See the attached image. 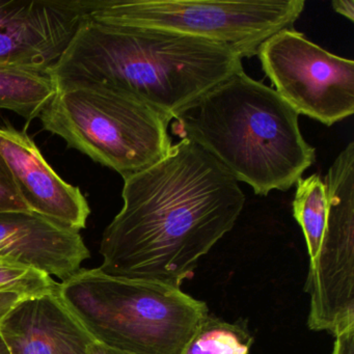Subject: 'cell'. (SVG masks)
<instances>
[{"label":"cell","mask_w":354,"mask_h":354,"mask_svg":"<svg viewBox=\"0 0 354 354\" xmlns=\"http://www.w3.org/2000/svg\"><path fill=\"white\" fill-rule=\"evenodd\" d=\"M275 92L298 113L324 125L354 113V62L331 55L293 28H283L258 49Z\"/></svg>","instance_id":"8"},{"label":"cell","mask_w":354,"mask_h":354,"mask_svg":"<svg viewBox=\"0 0 354 354\" xmlns=\"http://www.w3.org/2000/svg\"><path fill=\"white\" fill-rule=\"evenodd\" d=\"M59 294L93 339L132 354H181L208 306L180 288L80 269Z\"/></svg>","instance_id":"4"},{"label":"cell","mask_w":354,"mask_h":354,"mask_svg":"<svg viewBox=\"0 0 354 354\" xmlns=\"http://www.w3.org/2000/svg\"><path fill=\"white\" fill-rule=\"evenodd\" d=\"M86 354H132L129 352L122 351V350L115 349V348L109 347L104 344L98 343L94 341L88 347Z\"/></svg>","instance_id":"21"},{"label":"cell","mask_w":354,"mask_h":354,"mask_svg":"<svg viewBox=\"0 0 354 354\" xmlns=\"http://www.w3.org/2000/svg\"><path fill=\"white\" fill-rule=\"evenodd\" d=\"M252 343L248 329L208 315L181 354H248Z\"/></svg>","instance_id":"15"},{"label":"cell","mask_w":354,"mask_h":354,"mask_svg":"<svg viewBox=\"0 0 354 354\" xmlns=\"http://www.w3.org/2000/svg\"><path fill=\"white\" fill-rule=\"evenodd\" d=\"M0 335L11 354H86L95 341L59 289L24 296L0 322Z\"/></svg>","instance_id":"12"},{"label":"cell","mask_w":354,"mask_h":354,"mask_svg":"<svg viewBox=\"0 0 354 354\" xmlns=\"http://www.w3.org/2000/svg\"><path fill=\"white\" fill-rule=\"evenodd\" d=\"M53 277L36 269L0 258V291L11 290L24 295H36L59 289Z\"/></svg>","instance_id":"16"},{"label":"cell","mask_w":354,"mask_h":354,"mask_svg":"<svg viewBox=\"0 0 354 354\" xmlns=\"http://www.w3.org/2000/svg\"><path fill=\"white\" fill-rule=\"evenodd\" d=\"M243 71L227 45L157 28L86 18L49 75L57 90L106 88L133 97L173 121Z\"/></svg>","instance_id":"2"},{"label":"cell","mask_w":354,"mask_h":354,"mask_svg":"<svg viewBox=\"0 0 354 354\" xmlns=\"http://www.w3.org/2000/svg\"><path fill=\"white\" fill-rule=\"evenodd\" d=\"M43 128L96 162L132 175L162 159L171 147V120L146 103L106 88L57 91L41 113Z\"/></svg>","instance_id":"5"},{"label":"cell","mask_w":354,"mask_h":354,"mask_svg":"<svg viewBox=\"0 0 354 354\" xmlns=\"http://www.w3.org/2000/svg\"><path fill=\"white\" fill-rule=\"evenodd\" d=\"M123 179V207L100 244L99 269L111 277L180 288L245 205L237 180L187 138Z\"/></svg>","instance_id":"1"},{"label":"cell","mask_w":354,"mask_h":354,"mask_svg":"<svg viewBox=\"0 0 354 354\" xmlns=\"http://www.w3.org/2000/svg\"><path fill=\"white\" fill-rule=\"evenodd\" d=\"M335 337L331 354H354V323L342 327Z\"/></svg>","instance_id":"18"},{"label":"cell","mask_w":354,"mask_h":354,"mask_svg":"<svg viewBox=\"0 0 354 354\" xmlns=\"http://www.w3.org/2000/svg\"><path fill=\"white\" fill-rule=\"evenodd\" d=\"M326 225L310 257L306 291L312 330L335 335L354 323V142L337 155L324 179Z\"/></svg>","instance_id":"7"},{"label":"cell","mask_w":354,"mask_h":354,"mask_svg":"<svg viewBox=\"0 0 354 354\" xmlns=\"http://www.w3.org/2000/svg\"><path fill=\"white\" fill-rule=\"evenodd\" d=\"M296 185L293 200L294 218L301 227L308 256L312 257L318 248L326 225V186L318 174L300 178Z\"/></svg>","instance_id":"14"},{"label":"cell","mask_w":354,"mask_h":354,"mask_svg":"<svg viewBox=\"0 0 354 354\" xmlns=\"http://www.w3.org/2000/svg\"><path fill=\"white\" fill-rule=\"evenodd\" d=\"M0 354H11L9 348H8L7 344H6L5 339L0 335Z\"/></svg>","instance_id":"22"},{"label":"cell","mask_w":354,"mask_h":354,"mask_svg":"<svg viewBox=\"0 0 354 354\" xmlns=\"http://www.w3.org/2000/svg\"><path fill=\"white\" fill-rule=\"evenodd\" d=\"M30 211L20 196L7 162L0 154V212Z\"/></svg>","instance_id":"17"},{"label":"cell","mask_w":354,"mask_h":354,"mask_svg":"<svg viewBox=\"0 0 354 354\" xmlns=\"http://www.w3.org/2000/svg\"><path fill=\"white\" fill-rule=\"evenodd\" d=\"M90 256L75 230L32 211L0 212V258L65 281Z\"/></svg>","instance_id":"11"},{"label":"cell","mask_w":354,"mask_h":354,"mask_svg":"<svg viewBox=\"0 0 354 354\" xmlns=\"http://www.w3.org/2000/svg\"><path fill=\"white\" fill-rule=\"evenodd\" d=\"M0 154L30 211L77 232L86 227L91 213L86 196L53 171L28 134L0 127Z\"/></svg>","instance_id":"10"},{"label":"cell","mask_w":354,"mask_h":354,"mask_svg":"<svg viewBox=\"0 0 354 354\" xmlns=\"http://www.w3.org/2000/svg\"><path fill=\"white\" fill-rule=\"evenodd\" d=\"M333 9L339 15L354 21V0H333L331 3Z\"/></svg>","instance_id":"20"},{"label":"cell","mask_w":354,"mask_h":354,"mask_svg":"<svg viewBox=\"0 0 354 354\" xmlns=\"http://www.w3.org/2000/svg\"><path fill=\"white\" fill-rule=\"evenodd\" d=\"M306 7L304 0H99L88 15L99 24L157 28L221 43L242 59L283 28H293Z\"/></svg>","instance_id":"6"},{"label":"cell","mask_w":354,"mask_h":354,"mask_svg":"<svg viewBox=\"0 0 354 354\" xmlns=\"http://www.w3.org/2000/svg\"><path fill=\"white\" fill-rule=\"evenodd\" d=\"M99 0L0 1V68L47 74Z\"/></svg>","instance_id":"9"},{"label":"cell","mask_w":354,"mask_h":354,"mask_svg":"<svg viewBox=\"0 0 354 354\" xmlns=\"http://www.w3.org/2000/svg\"><path fill=\"white\" fill-rule=\"evenodd\" d=\"M57 91L47 74L0 68V111H13L32 121L40 117Z\"/></svg>","instance_id":"13"},{"label":"cell","mask_w":354,"mask_h":354,"mask_svg":"<svg viewBox=\"0 0 354 354\" xmlns=\"http://www.w3.org/2000/svg\"><path fill=\"white\" fill-rule=\"evenodd\" d=\"M24 296L28 295L11 290L0 291V322Z\"/></svg>","instance_id":"19"},{"label":"cell","mask_w":354,"mask_h":354,"mask_svg":"<svg viewBox=\"0 0 354 354\" xmlns=\"http://www.w3.org/2000/svg\"><path fill=\"white\" fill-rule=\"evenodd\" d=\"M298 117L273 88L241 71L173 120L171 133L200 145L237 182L267 196L293 187L316 161Z\"/></svg>","instance_id":"3"}]
</instances>
